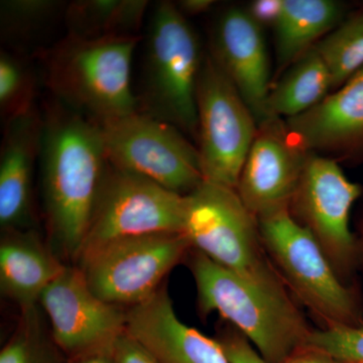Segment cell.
<instances>
[{
  "label": "cell",
  "instance_id": "cell-1",
  "mask_svg": "<svg viewBox=\"0 0 363 363\" xmlns=\"http://www.w3.org/2000/svg\"><path fill=\"white\" fill-rule=\"evenodd\" d=\"M43 208L49 245L77 262L108 166L99 124L52 99L43 113Z\"/></svg>",
  "mask_w": 363,
  "mask_h": 363
},
{
  "label": "cell",
  "instance_id": "cell-2",
  "mask_svg": "<svg viewBox=\"0 0 363 363\" xmlns=\"http://www.w3.org/2000/svg\"><path fill=\"white\" fill-rule=\"evenodd\" d=\"M183 264L194 279L198 312L218 313L267 363H281L306 347L313 328L291 296L243 278L191 247Z\"/></svg>",
  "mask_w": 363,
  "mask_h": 363
},
{
  "label": "cell",
  "instance_id": "cell-3",
  "mask_svg": "<svg viewBox=\"0 0 363 363\" xmlns=\"http://www.w3.org/2000/svg\"><path fill=\"white\" fill-rule=\"evenodd\" d=\"M142 35L85 40L67 35L37 52L54 99L98 124L138 111L131 63Z\"/></svg>",
  "mask_w": 363,
  "mask_h": 363
},
{
  "label": "cell",
  "instance_id": "cell-4",
  "mask_svg": "<svg viewBox=\"0 0 363 363\" xmlns=\"http://www.w3.org/2000/svg\"><path fill=\"white\" fill-rule=\"evenodd\" d=\"M143 50L138 111L172 124L197 140L198 80L205 55L194 28L175 2L152 9Z\"/></svg>",
  "mask_w": 363,
  "mask_h": 363
},
{
  "label": "cell",
  "instance_id": "cell-5",
  "mask_svg": "<svg viewBox=\"0 0 363 363\" xmlns=\"http://www.w3.org/2000/svg\"><path fill=\"white\" fill-rule=\"evenodd\" d=\"M269 259L294 300L305 306L319 329L363 325L359 298L343 281L307 230L281 210L257 219Z\"/></svg>",
  "mask_w": 363,
  "mask_h": 363
},
{
  "label": "cell",
  "instance_id": "cell-6",
  "mask_svg": "<svg viewBox=\"0 0 363 363\" xmlns=\"http://www.w3.org/2000/svg\"><path fill=\"white\" fill-rule=\"evenodd\" d=\"M184 234L219 266L279 295L291 296L260 236L259 222L235 189L203 181L185 196Z\"/></svg>",
  "mask_w": 363,
  "mask_h": 363
},
{
  "label": "cell",
  "instance_id": "cell-7",
  "mask_svg": "<svg viewBox=\"0 0 363 363\" xmlns=\"http://www.w3.org/2000/svg\"><path fill=\"white\" fill-rule=\"evenodd\" d=\"M191 247L184 233L133 236L83 253L75 266L97 297L128 309L152 297Z\"/></svg>",
  "mask_w": 363,
  "mask_h": 363
},
{
  "label": "cell",
  "instance_id": "cell-8",
  "mask_svg": "<svg viewBox=\"0 0 363 363\" xmlns=\"http://www.w3.org/2000/svg\"><path fill=\"white\" fill-rule=\"evenodd\" d=\"M99 126L112 166L182 196L204 181L197 145L176 126L140 111Z\"/></svg>",
  "mask_w": 363,
  "mask_h": 363
},
{
  "label": "cell",
  "instance_id": "cell-9",
  "mask_svg": "<svg viewBox=\"0 0 363 363\" xmlns=\"http://www.w3.org/2000/svg\"><path fill=\"white\" fill-rule=\"evenodd\" d=\"M362 192L336 160L311 152L289 206L291 216L311 234L346 284L359 264L350 213Z\"/></svg>",
  "mask_w": 363,
  "mask_h": 363
},
{
  "label": "cell",
  "instance_id": "cell-10",
  "mask_svg": "<svg viewBox=\"0 0 363 363\" xmlns=\"http://www.w3.org/2000/svg\"><path fill=\"white\" fill-rule=\"evenodd\" d=\"M197 147L204 181L235 189L257 123L235 87L205 55L197 96Z\"/></svg>",
  "mask_w": 363,
  "mask_h": 363
},
{
  "label": "cell",
  "instance_id": "cell-11",
  "mask_svg": "<svg viewBox=\"0 0 363 363\" xmlns=\"http://www.w3.org/2000/svg\"><path fill=\"white\" fill-rule=\"evenodd\" d=\"M184 217L185 196L108 162L80 255L121 238L184 233Z\"/></svg>",
  "mask_w": 363,
  "mask_h": 363
},
{
  "label": "cell",
  "instance_id": "cell-12",
  "mask_svg": "<svg viewBox=\"0 0 363 363\" xmlns=\"http://www.w3.org/2000/svg\"><path fill=\"white\" fill-rule=\"evenodd\" d=\"M39 304L68 360L112 354L125 333V308L97 297L75 264H68L45 289Z\"/></svg>",
  "mask_w": 363,
  "mask_h": 363
},
{
  "label": "cell",
  "instance_id": "cell-13",
  "mask_svg": "<svg viewBox=\"0 0 363 363\" xmlns=\"http://www.w3.org/2000/svg\"><path fill=\"white\" fill-rule=\"evenodd\" d=\"M310 152L285 119L269 116L259 124L236 187L255 218L289 210Z\"/></svg>",
  "mask_w": 363,
  "mask_h": 363
},
{
  "label": "cell",
  "instance_id": "cell-14",
  "mask_svg": "<svg viewBox=\"0 0 363 363\" xmlns=\"http://www.w3.org/2000/svg\"><path fill=\"white\" fill-rule=\"evenodd\" d=\"M208 54L250 107L257 125L269 118L271 62L262 28L245 9L231 6L218 14Z\"/></svg>",
  "mask_w": 363,
  "mask_h": 363
},
{
  "label": "cell",
  "instance_id": "cell-15",
  "mask_svg": "<svg viewBox=\"0 0 363 363\" xmlns=\"http://www.w3.org/2000/svg\"><path fill=\"white\" fill-rule=\"evenodd\" d=\"M125 333L159 363H230L216 338L181 321L166 283L145 302L126 309Z\"/></svg>",
  "mask_w": 363,
  "mask_h": 363
},
{
  "label": "cell",
  "instance_id": "cell-16",
  "mask_svg": "<svg viewBox=\"0 0 363 363\" xmlns=\"http://www.w3.org/2000/svg\"><path fill=\"white\" fill-rule=\"evenodd\" d=\"M43 113L35 108L4 123L0 150V226L2 233L33 228V182L40 157Z\"/></svg>",
  "mask_w": 363,
  "mask_h": 363
},
{
  "label": "cell",
  "instance_id": "cell-17",
  "mask_svg": "<svg viewBox=\"0 0 363 363\" xmlns=\"http://www.w3.org/2000/svg\"><path fill=\"white\" fill-rule=\"evenodd\" d=\"M285 121L309 152L327 157L363 154V68L311 111Z\"/></svg>",
  "mask_w": 363,
  "mask_h": 363
},
{
  "label": "cell",
  "instance_id": "cell-18",
  "mask_svg": "<svg viewBox=\"0 0 363 363\" xmlns=\"http://www.w3.org/2000/svg\"><path fill=\"white\" fill-rule=\"evenodd\" d=\"M67 266L35 229L2 233L0 290L21 311L39 305L42 294Z\"/></svg>",
  "mask_w": 363,
  "mask_h": 363
},
{
  "label": "cell",
  "instance_id": "cell-19",
  "mask_svg": "<svg viewBox=\"0 0 363 363\" xmlns=\"http://www.w3.org/2000/svg\"><path fill=\"white\" fill-rule=\"evenodd\" d=\"M345 18V4L335 0H284L274 30L277 76L313 49Z\"/></svg>",
  "mask_w": 363,
  "mask_h": 363
},
{
  "label": "cell",
  "instance_id": "cell-20",
  "mask_svg": "<svg viewBox=\"0 0 363 363\" xmlns=\"http://www.w3.org/2000/svg\"><path fill=\"white\" fill-rule=\"evenodd\" d=\"M330 71L316 47L279 75L267 98L269 116L291 119L302 116L332 92Z\"/></svg>",
  "mask_w": 363,
  "mask_h": 363
},
{
  "label": "cell",
  "instance_id": "cell-21",
  "mask_svg": "<svg viewBox=\"0 0 363 363\" xmlns=\"http://www.w3.org/2000/svg\"><path fill=\"white\" fill-rule=\"evenodd\" d=\"M147 0H75L67 4V35L85 40L140 35Z\"/></svg>",
  "mask_w": 363,
  "mask_h": 363
},
{
  "label": "cell",
  "instance_id": "cell-22",
  "mask_svg": "<svg viewBox=\"0 0 363 363\" xmlns=\"http://www.w3.org/2000/svg\"><path fill=\"white\" fill-rule=\"evenodd\" d=\"M67 2L59 0H2L0 35L11 51L25 55L63 18Z\"/></svg>",
  "mask_w": 363,
  "mask_h": 363
},
{
  "label": "cell",
  "instance_id": "cell-23",
  "mask_svg": "<svg viewBox=\"0 0 363 363\" xmlns=\"http://www.w3.org/2000/svg\"><path fill=\"white\" fill-rule=\"evenodd\" d=\"M40 304L21 311L16 330L0 350V363H67L45 323Z\"/></svg>",
  "mask_w": 363,
  "mask_h": 363
},
{
  "label": "cell",
  "instance_id": "cell-24",
  "mask_svg": "<svg viewBox=\"0 0 363 363\" xmlns=\"http://www.w3.org/2000/svg\"><path fill=\"white\" fill-rule=\"evenodd\" d=\"M330 71L332 91L363 68V9L345 18L316 45Z\"/></svg>",
  "mask_w": 363,
  "mask_h": 363
},
{
  "label": "cell",
  "instance_id": "cell-25",
  "mask_svg": "<svg viewBox=\"0 0 363 363\" xmlns=\"http://www.w3.org/2000/svg\"><path fill=\"white\" fill-rule=\"evenodd\" d=\"M37 74L25 55L0 52V116L2 123L37 108Z\"/></svg>",
  "mask_w": 363,
  "mask_h": 363
},
{
  "label": "cell",
  "instance_id": "cell-26",
  "mask_svg": "<svg viewBox=\"0 0 363 363\" xmlns=\"http://www.w3.org/2000/svg\"><path fill=\"white\" fill-rule=\"evenodd\" d=\"M306 347L326 353L340 363H363V325L313 328Z\"/></svg>",
  "mask_w": 363,
  "mask_h": 363
},
{
  "label": "cell",
  "instance_id": "cell-27",
  "mask_svg": "<svg viewBox=\"0 0 363 363\" xmlns=\"http://www.w3.org/2000/svg\"><path fill=\"white\" fill-rule=\"evenodd\" d=\"M215 338L220 342L230 363H267L252 343L231 325L221 327Z\"/></svg>",
  "mask_w": 363,
  "mask_h": 363
},
{
  "label": "cell",
  "instance_id": "cell-28",
  "mask_svg": "<svg viewBox=\"0 0 363 363\" xmlns=\"http://www.w3.org/2000/svg\"><path fill=\"white\" fill-rule=\"evenodd\" d=\"M284 0H253L245 9L248 16L262 30L276 28L283 13Z\"/></svg>",
  "mask_w": 363,
  "mask_h": 363
},
{
  "label": "cell",
  "instance_id": "cell-29",
  "mask_svg": "<svg viewBox=\"0 0 363 363\" xmlns=\"http://www.w3.org/2000/svg\"><path fill=\"white\" fill-rule=\"evenodd\" d=\"M114 363H159L135 339L124 333L112 352Z\"/></svg>",
  "mask_w": 363,
  "mask_h": 363
},
{
  "label": "cell",
  "instance_id": "cell-30",
  "mask_svg": "<svg viewBox=\"0 0 363 363\" xmlns=\"http://www.w3.org/2000/svg\"><path fill=\"white\" fill-rule=\"evenodd\" d=\"M281 363H340L321 351L304 347Z\"/></svg>",
  "mask_w": 363,
  "mask_h": 363
},
{
  "label": "cell",
  "instance_id": "cell-31",
  "mask_svg": "<svg viewBox=\"0 0 363 363\" xmlns=\"http://www.w3.org/2000/svg\"><path fill=\"white\" fill-rule=\"evenodd\" d=\"M216 1L214 0H180L175 6L186 18L189 16H197L211 11Z\"/></svg>",
  "mask_w": 363,
  "mask_h": 363
},
{
  "label": "cell",
  "instance_id": "cell-32",
  "mask_svg": "<svg viewBox=\"0 0 363 363\" xmlns=\"http://www.w3.org/2000/svg\"><path fill=\"white\" fill-rule=\"evenodd\" d=\"M67 363H114V362L112 354H102L68 360Z\"/></svg>",
  "mask_w": 363,
  "mask_h": 363
},
{
  "label": "cell",
  "instance_id": "cell-33",
  "mask_svg": "<svg viewBox=\"0 0 363 363\" xmlns=\"http://www.w3.org/2000/svg\"><path fill=\"white\" fill-rule=\"evenodd\" d=\"M357 245H358V260L359 264L362 262L363 266V218L362 221V226H360V235L357 238Z\"/></svg>",
  "mask_w": 363,
  "mask_h": 363
}]
</instances>
